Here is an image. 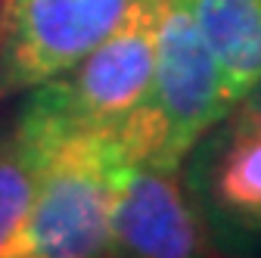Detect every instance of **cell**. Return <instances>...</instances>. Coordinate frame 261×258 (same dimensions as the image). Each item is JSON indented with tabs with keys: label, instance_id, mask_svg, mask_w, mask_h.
I'll return each instance as SVG.
<instances>
[{
	"label": "cell",
	"instance_id": "1",
	"mask_svg": "<svg viewBox=\"0 0 261 258\" xmlns=\"http://www.w3.org/2000/svg\"><path fill=\"white\" fill-rule=\"evenodd\" d=\"M162 7L165 0H134L84 59L35 84L16 127L31 152L69 134L115 127L143 103L155 72Z\"/></svg>",
	"mask_w": 261,
	"mask_h": 258
},
{
	"label": "cell",
	"instance_id": "2",
	"mask_svg": "<svg viewBox=\"0 0 261 258\" xmlns=\"http://www.w3.org/2000/svg\"><path fill=\"white\" fill-rule=\"evenodd\" d=\"M233 103L224 69L187 0H165L152 84L143 103L115 124L130 159L143 165L177 168L187 149Z\"/></svg>",
	"mask_w": 261,
	"mask_h": 258
},
{
	"label": "cell",
	"instance_id": "3",
	"mask_svg": "<svg viewBox=\"0 0 261 258\" xmlns=\"http://www.w3.org/2000/svg\"><path fill=\"white\" fill-rule=\"evenodd\" d=\"M130 165L118 127L69 134L44 146L22 258L109 255L112 205Z\"/></svg>",
	"mask_w": 261,
	"mask_h": 258
},
{
	"label": "cell",
	"instance_id": "4",
	"mask_svg": "<svg viewBox=\"0 0 261 258\" xmlns=\"http://www.w3.org/2000/svg\"><path fill=\"white\" fill-rule=\"evenodd\" d=\"M134 0H0V96L84 59Z\"/></svg>",
	"mask_w": 261,
	"mask_h": 258
},
{
	"label": "cell",
	"instance_id": "5",
	"mask_svg": "<svg viewBox=\"0 0 261 258\" xmlns=\"http://www.w3.org/2000/svg\"><path fill=\"white\" fill-rule=\"evenodd\" d=\"M177 168L134 162L115 193L112 252L146 258H184L202 252V224L187 205Z\"/></svg>",
	"mask_w": 261,
	"mask_h": 258
},
{
	"label": "cell",
	"instance_id": "6",
	"mask_svg": "<svg viewBox=\"0 0 261 258\" xmlns=\"http://www.w3.org/2000/svg\"><path fill=\"white\" fill-rule=\"evenodd\" d=\"M240 103L261 78V0H187Z\"/></svg>",
	"mask_w": 261,
	"mask_h": 258
},
{
	"label": "cell",
	"instance_id": "7",
	"mask_svg": "<svg viewBox=\"0 0 261 258\" xmlns=\"http://www.w3.org/2000/svg\"><path fill=\"white\" fill-rule=\"evenodd\" d=\"M38 190V156L13 131L0 137V258H22Z\"/></svg>",
	"mask_w": 261,
	"mask_h": 258
},
{
	"label": "cell",
	"instance_id": "8",
	"mask_svg": "<svg viewBox=\"0 0 261 258\" xmlns=\"http://www.w3.org/2000/svg\"><path fill=\"white\" fill-rule=\"evenodd\" d=\"M215 193L224 209L261 227V127L240 118L233 140L221 156Z\"/></svg>",
	"mask_w": 261,
	"mask_h": 258
},
{
	"label": "cell",
	"instance_id": "9",
	"mask_svg": "<svg viewBox=\"0 0 261 258\" xmlns=\"http://www.w3.org/2000/svg\"><path fill=\"white\" fill-rule=\"evenodd\" d=\"M243 100H246V115H243V118H249L252 124L261 127V78L255 81V87L243 96Z\"/></svg>",
	"mask_w": 261,
	"mask_h": 258
}]
</instances>
